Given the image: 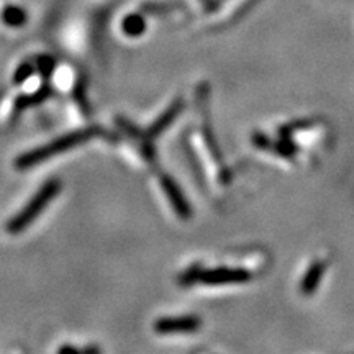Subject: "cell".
Returning a JSON list of instances; mask_svg holds the SVG:
<instances>
[{"label": "cell", "mask_w": 354, "mask_h": 354, "mask_svg": "<svg viewBox=\"0 0 354 354\" xmlns=\"http://www.w3.org/2000/svg\"><path fill=\"white\" fill-rule=\"evenodd\" d=\"M201 326V318L197 317H165L154 322V331L161 335L171 333H192Z\"/></svg>", "instance_id": "4"}, {"label": "cell", "mask_w": 354, "mask_h": 354, "mask_svg": "<svg viewBox=\"0 0 354 354\" xmlns=\"http://www.w3.org/2000/svg\"><path fill=\"white\" fill-rule=\"evenodd\" d=\"M3 20H6V24L10 26H20L26 21V15L19 7H8L6 8V12H3Z\"/></svg>", "instance_id": "9"}, {"label": "cell", "mask_w": 354, "mask_h": 354, "mask_svg": "<svg viewBox=\"0 0 354 354\" xmlns=\"http://www.w3.org/2000/svg\"><path fill=\"white\" fill-rule=\"evenodd\" d=\"M183 109H184V102L183 100H176L174 104H171L169 107H167V110L162 112L161 117H159L156 122H153L151 127L146 130V133L143 135L145 138L146 140H153V138H156V136L161 135V133L165 131L166 128L171 125V123H174L177 115L183 112Z\"/></svg>", "instance_id": "6"}, {"label": "cell", "mask_w": 354, "mask_h": 354, "mask_svg": "<svg viewBox=\"0 0 354 354\" xmlns=\"http://www.w3.org/2000/svg\"><path fill=\"white\" fill-rule=\"evenodd\" d=\"M53 95L51 87L43 86L41 88H38L37 92L33 94H25V95H19L15 100V109L17 110H24L28 107H35V105H39L41 102L48 100Z\"/></svg>", "instance_id": "7"}, {"label": "cell", "mask_w": 354, "mask_h": 354, "mask_svg": "<svg viewBox=\"0 0 354 354\" xmlns=\"http://www.w3.org/2000/svg\"><path fill=\"white\" fill-rule=\"evenodd\" d=\"M251 279V274L245 269H232V268H215V269H202L198 282L209 286H223V284H241Z\"/></svg>", "instance_id": "3"}, {"label": "cell", "mask_w": 354, "mask_h": 354, "mask_svg": "<svg viewBox=\"0 0 354 354\" xmlns=\"http://www.w3.org/2000/svg\"><path fill=\"white\" fill-rule=\"evenodd\" d=\"M33 73H35L33 64L30 63L20 64L19 68H17L15 74H13V84H15V86H21V84H25L30 77L33 76Z\"/></svg>", "instance_id": "10"}, {"label": "cell", "mask_w": 354, "mask_h": 354, "mask_svg": "<svg viewBox=\"0 0 354 354\" xmlns=\"http://www.w3.org/2000/svg\"><path fill=\"white\" fill-rule=\"evenodd\" d=\"M161 187L165 190L167 201L171 202L172 209H174L177 216H180V218L184 220L189 218V216L192 215V209H190L187 198H185L183 190H180L179 184H177L171 176H161Z\"/></svg>", "instance_id": "5"}, {"label": "cell", "mask_w": 354, "mask_h": 354, "mask_svg": "<svg viewBox=\"0 0 354 354\" xmlns=\"http://www.w3.org/2000/svg\"><path fill=\"white\" fill-rule=\"evenodd\" d=\"M202 269L203 268H201V266H192V268L190 269H187V271H185L183 276L179 277V282L183 286H192V284H196V282H198V277H201V272H202Z\"/></svg>", "instance_id": "13"}, {"label": "cell", "mask_w": 354, "mask_h": 354, "mask_svg": "<svg viewBox=\"0 0 354 354\" xmlns=\"http://www.w3.org/2000/svg\"><path fill=\"white\" fill-rule=\"evenodd\" d=\"M123 32H125L128 37H140V35L145 33L146 30V21L138 13H133V15H128L125 20H123Z\"/></svg>", "instance_id": "8"}, {"label": "cell", "mask_w": 354, "mask_h": 354, "mask_svg": "<svg viewBox=\"0 0 354 354\" xmlns=\"http://www.w3.org/2000/svg\"><path fill=\"white\" fill-rule=\"evenodd\" d=\"M99 135H102L100 127H87L82 128V130L69 133V135L59 136V138H56L55 141H50L48 145L41 146V148H35L32 151L21 154V156L17 158L15 166L19 167V169H28V167L38 166L41 165V162L48 161V159L55 158L56 154L71 151V149L87 143L88 140L95 138V136Z\"/></svg>", "instance_id": "1"}, {"label": "cell", "mask_w": 354, "mask_h": 354, "mask_svg": "<svg viewBox=\"0 0 354 354\" xmlns=\"http://www.w3.org/2000/svg\"><path fill=\"white\" fill-rule=\"evenodd\" d=\"M37 64H38V71H39V74H41V76H43L44 79H48V77L51 76L53 73H55L56 61L53 59L51 56H48V55L39 56V57H38V61H37Z\"/></svg>", "instance_id": "11"}, {"label": "cell", "mask_w": 354, "mask_h": 354, "mask_svg": "<svg viewBox=\"0 0 354 354\" xmlns=\"http://www.w3.org/2000/svg\"><path fill=\"white\" fill-rule=\"evenodd\" d=\"M61 192V180L59 179H50L48 183H44L41 189L32 197L26 205L13 218L8 220L7 223V232L10 234L21 233L26 230L39 215L43 214V210L46 209L50 203L57 197V194Z\"/></svg>", "instance_id": "2"}, {"label": "cell", "mask_w": 354, "mask_h": 354, "mask_svg": "<svg viewBox=\"0 0 354 354\" xmlns=\"http://www.w3.org/2000/svg\"><path fill=\"white\" fill-rule=\"evenodd\" d=\"M322 271H323V266H313L312 269H310L307 277H305L304 284H302V289L304 290H313V287H317V282L320 281L322 277Z\"/></svg>", "instance_id": "12"}]
</instances>
